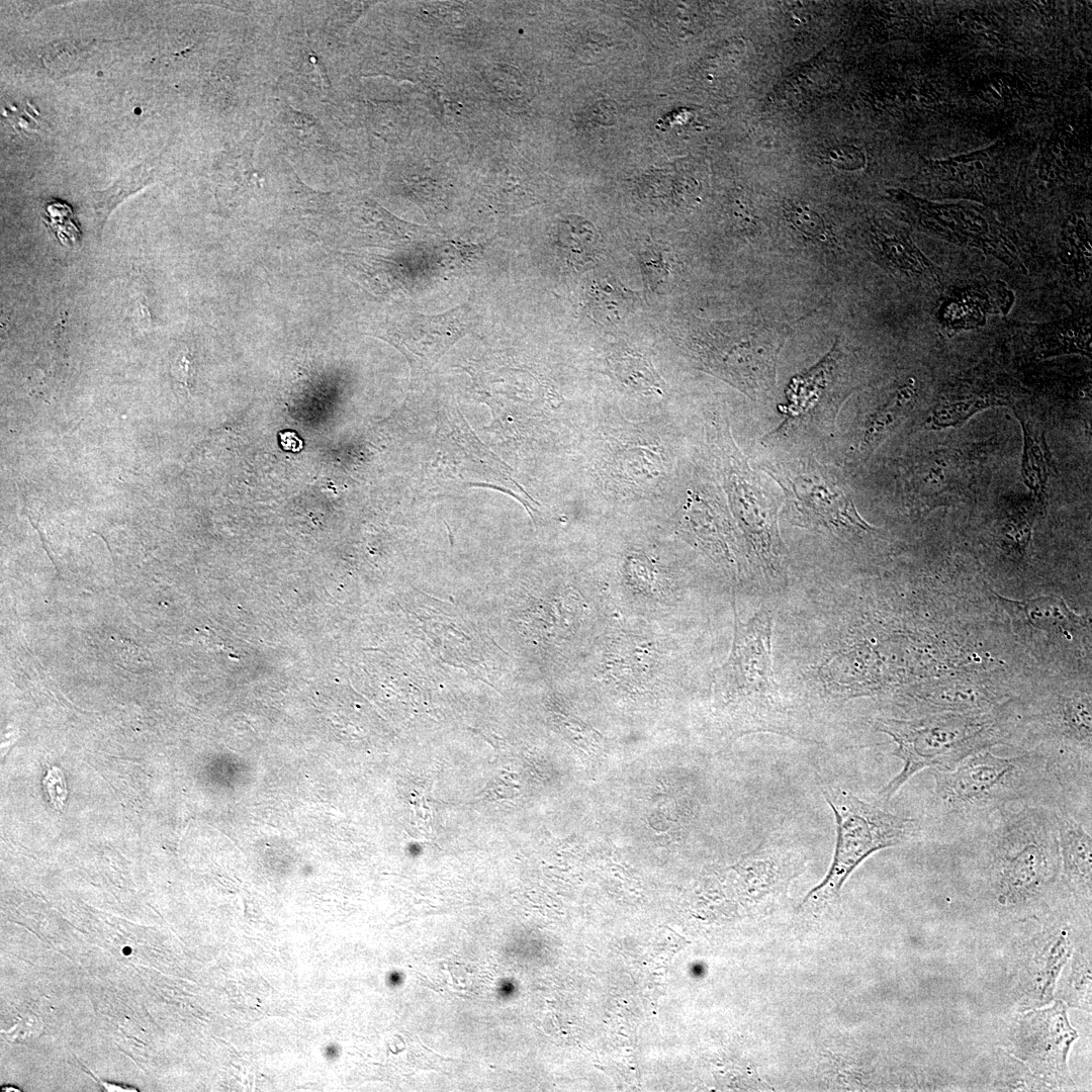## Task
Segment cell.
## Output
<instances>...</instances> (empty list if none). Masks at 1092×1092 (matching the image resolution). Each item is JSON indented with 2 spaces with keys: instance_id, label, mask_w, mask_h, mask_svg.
<instances>
[{
  "instance_id": "6da1fadb",
  "label": "cell",
  "mask_w": 1092,
  "mask_h": 1092,
  "mask_svg": "<svg viewBox=\"0 0 1092 1092\" xmlns=\"http://www.w3.org/2000/svg\"><path fill=\"white\" fill-rule=\"evenodd\" d=\"M985 897L1004 915L1044 908L1061 889L1055 807L1016 804L997 811L979 829Z\"/></svg>"
},
{
  "instance_id": "7a4b0ae2",
  "label": "cell",
  "mask_w": 1092,
  "mask_h": 1092,
  "mask_svg": "<svg viewBox=\"0 0 1092 1092\" xmlns=\"http://www.w3.org/2000/svg\"><path fill=\"white\" fill-rule=\"evenodd\" d=\"M933 770L932 817L958 834L982 827L1011 805H1061L1044 758L1033 751L1002 757L985 749L952 769Z\"/></svg>"
},
{
  "instance_id": "3957f363",
  "label": "cell",
  "mask_w": 1092,
  "mask_h": 1092,
  "mask_svg": "<svg viewBox=\"0 0 1092 1092\" xmlns=\"http://www.w3.org/2000/svg\"><path fill=\"white\" fill-rule=\"evenodd\" d=\"M877 730L896 744L892 754L903 761L901 770L880 791L891 800L916 774L925 769L949 770L967 757L1006 743V732L990 716L940 714L914 720L878 719Z\"/></svg>"
},
{
  "instance_id": "277c9868",
  "label": "cell",
  "mask_w": 1092,
  "mask_h": 1092,
  "mask_svg": "<svg viewBox=\"0 0 1092 1092\" xmlns=\"http://www.w3.org/2000/svg\"><path fill=\"white\" fill-rule=\"evenodd\" d=\"M822 792L835 819V847L827 874L806 894L799 909L834 903L846 880L869 856L905 844L920 832L914 818L885 811L839 788Z\"/></svg>"
},
{
  "instance_id": "5b68a950",
  "label": "cell",
  "mask_w": 1092,
  "mask_h": 1092,
  "mask_svg": "<svg viewBox=\"0 0 1092 1092\" xmlns=\"http://www.w3.org/2000/svg\"><path fill=\"white\" fill-rule=\"evenodd\" d=\"M789 333L787 324L756 313L705 327L695 350L707 370L752 399H763L776 387L777 363Z\"/></svg>"
},
{
  "instance_id": "8992f818",
  "label": "cell",
  "mask_w": 1092,
  "mask_h": 1092,
  "mask_svg": "<svg viewBox=\"0 0 1092 1092\" xmlns=\"http://www.w3.org/2000/svg\"><path fill=\"white\" fill-rule=\"evenodd\" d=\"M771 625V616L765 610L746 623L736 618L732 649L726 663L717 671L716 682L746 703L751 718L750 732L791 735L787 709L772 670Z\"/></svg>"
},
{
  "instance_id": "52a82bcc",
  "label": "cell",
  "mask_w": 1092,
  "mask_h": 1092,
  "mask_svg": "<svg viewBox=\"0 0 1092 1092\" xmlns=\"http://www.w3.org/2000/svg\"><path fill=\"white\" fill-rule=\"evenodd\" d=\"M783 488L794 524L834 535L875 531L857 513L834 473L813 460L764 466Z\"/></svg>"
},
{
  "instance_id": "ba28073f",
  "label": "cell",
  "mask_w": 1092,
  "mask_h": 1092,
  "mask_svg": "<svg viewBox=\"0 0 1092 1092\" xmlns=\"http://www.w3.org/2000/svg\"><path fill=\"white\" fill-rule=\"evenodd\" d=\"M1079 1034L1070 1024L1067 1005L1057 1000L1018 1016L1009 1033L1011 1053L1050 1088L1075 1087L1067 1058Z\"/></svg>"
},
{
  "instance_id": "9c48e42d",
  "label": "cell",
  "mask_w": 1092,
  "mask_h": 1092,
  "mask_svg": "<svg viewBox=\"0 0 1092 1092\" xmlns=\"http://www.w3.org/2000/svg\"><path fill=\"white\" fill-rule=\"evenodd\" d=\"M1054 901V900H1053ZM1046 906L1048 926L1028 945L1018 972V1003L1022 1010L1043 1007L1055 998L1057 980L1073 952V928L1063 908Z\"/></svg>"
},
{
  "instance_id": "30bf717a",
  "label": "cell",
  "mask_w": 1092,
  "mask_h": 1092,
  "mask_svg": "<svg viewBox=\"0 0 1092 1092\" xmlns=\"http://www.w3.org/2000/svg\"><path fill=\"white\" fill-rule=\"evenodd\" d=\"M1015 382L1003 373L976 369L941 391L926 420V427L932 430L957 428L983 410L1008 405L1015 397Z\"/></svg>"
},
{
  "instance_id": "8fae6325",
  "label": "cell",
  "mask_w": 1092,
  "mask_h": 1092,
  "mask_svg": "<svg viewBox=\"0 0 1092 1092\" xmlns=\"http://www.w3.org/2000/svg\"><path fill=\"white\" fill-rule=\"evenodd\" d=\"M923 214L920 224L932 235L959 246L978 249L1010 270L1026 273L1010 237L979 212L935 207Z\"/></svg>"
},
{
  "instance_id": "7c38bea8",
  "label": "cell",
  "mask_w": 1092,
  "mask_h": 1092,
  "mask_svg": "<svg viewBox=\"0 0 1092 1092\" xmlns=\"http://www.w3.org/2000/svg\"><path fill=\"white\" fill-rule=\"evenodd\" d=\"M1014 299L1005 282L976 279L943 288L936 318L942 332L953 336L983 327L990 315H1006Z\"/></svg>"
},
{
  "instance_id": "4fadbf2b",
  "label": "cell",
  "mask_w": 1092,
  "mask_h": 1092,
  "mask_svg": "<svg viewBox=\"0 0 1092 1092\" xmlns=\"http://www.w3.org/2000/svg\"><path fill=\"white\" fill-rule=\"evenodd\" d=\"M470 328V312L459 305L446 312L427 315L415 313L391 329L392 343L423 362H435Z\"/></svg>"
},
{
  "instance_id": "5bb4252c",
  "label": "cell",
  "mask_w": 1092,
  "mask_h": 1092,
  "mask_svg": "<svg viewBox=\"0 0 1092 1092\" xmlns=\"http://www.w3.org/2000/svg\"><path fill=\"white\" fill-rule=\"evenodd\" d=\"M1058 827L1061 879L1064 892L1081 907L1091 910L1092 837L1086 826L1063 806L1055 807Z\"/></svg>"
},
{
  "instance_id": "9a60e30c",
  "label": "cell",
  "mask_w": 1092,
  "mask_h": 1092,
  "mask_svg": "<svg viewBox=\"0 0 1092 1092\" xmlns=\"http://www.w3.org/2000/svg\"><path fill=\"white\" fill-rule=\"evenodd\" d=\"M871 244L877 261L896 277L934 291L945 287L941 269L919 250L908 234L876 228L871 232Z\"/></svg>"
},
{
  "instance_id": "2e32d148",
  "label": "cell",
  "mask_w": 1092,
  "mask_h": 1092,
  "mask_svg": "<svg viewBox=\"0 0 1092 1092\" xmlns=\"http://www.w3.org/2000/svg\"><path fill=\"white\" fill-rule=\"evenodd\" d=\"M1026 346L1036 359L1079 354L1091 358V312L1083 306L1061 320L1022 324Z\"/></svg>"
},
{
  "instance_id": "e0dca14e",
  "label": "cell",
  "mask_w": 1092,
  "mask_h": 1092,
  "mask_svg": "<svg viewBox=\"0 0 1092 1092\" xmlns=\"http://www.w3.org/2000/svg\"><path fill=\"white\" fill-rule=\"evenodd\" d=\"M916 400L912 385L899 388L886 403L877 407L864 420L856 446L859 458L869 457L878 446L908 417Z\"/></svg>"
},
{
  "instance_id": "ac0fdd59",
  "label": "cell",
  "mask_w": 1092,
  "mask_h": 1092,
  "mask_svg": "<svg viewBox=\"0 0 1092 1092\" xmlns=\"http://www.w3.org/2000/svg\"><path fill=\"white\" fill-rule=\"evenodd\" d=\"M1017 415L1023 432L1021 475L1024 484L1038 506L1046 499V484L1051 471V454L1044 433L1023 415Z\"/></svg>"
},
{
  "instance_id": "d6986e66",
  "label": "cell",
  "mask_w": 1092,
  "mask_h": 1092,
  "mask_svg": "<svg viewBox=\"0 0 1092 1092\" xmlns=\"http://www.w3.org/2000/svg\"><path fill=\"white\" fill-rule=\"evenodd\" d=\"M1012 617L1037 629L1071 631L1081 627V618L1068 609L1059 598L1045 597L1031 601H1003Z\"/></svg>"
},
{
  "instance_id": "ffe728a7",
  "label": "cell",
  "mask_w": 1092,
  "mask_h": 1092,
  "mask_svg": "<svg viewBox=\"0 0 1092 1092\" xmlns=\"http://www.w3.org/2000/svg\"><path fill=\"white\" fill-rule=\"evenodd\" d=\"M1071 954L1070 970L1056 988L1055 997L1066 1005L1091 1011V950L1078 946Z\"/></svg>"
},
{
  "instance_id": "44dd1931",
  "label": "cell",
  "mask_w": 1092,
  "mask_h": 1092,
  "mask_svg": "<svg viewBox=\"0 0 1092 1092\" xmlns=\"http://www.w3.org/2000/svg\"><path fill=\"white\" fill-rule=\"evenodd\" d=\"M1091 236L1080 219L1073 218L1064 229L1060 239L1059 257L1072 268L1078 282L1086 283L1091 278Z\"/></svg>"
},
{
  "instance_id": "7402d4cb",
  "label": "cell",
  "mask_w": 1092,
  "mask_h": 1092,
  "mask_svg": "<svg viewBox=\"0 0 1092 1092\" xmlns=\"http://www.w3.org/2000/svg\"><path fill=\"white\" fill-rule=\"evenodd\" d=\"M598 235L593 224L579 216H569L560 224V245L573 265L592 261L598 252Z\"/></svg>"
},
{
  "instance_id": "603a6c76",
  "label": "cell",
  "mask_w": 1092,
  "mask_h": 1092,
  "mask_svg": "<svg viewBox=\"0 0 1092 1092\" xmlns=\"http://www.w3.org/2000/svg\"><path fill=\"white\" fill-rule=\"evenodd\" d=\"M631 303V297L617 284L600 280L589 287V310L599 321L619 322L628 313Z\"/></svg>"
},
{
  "instance_id": "cb8c5ba5",
  "label": "cell",
  "mask_w": 1092,
  "mask_h": 1092,
  "mask_svg": "<svg viewBox=\"0 0 1092 1092\" xmlns=\"http://www.w3.org/2000/svg\"><path fill=\"white\" fill-rule=\"evenodd\" d=\"M148 183L149 177H146L143 172L136 173V170H134L111 188L96 192L94 194V209L98 232L102 231L108 214L123 198L143 188Z\"/></svg>"
},
{
  "instance_id": "d4e9b609",
  "label": "cell",
  "mask_w": 1092,
  "mask_h": 1092,
  "mask_svg": "<svg viewBox=\"0 0 1092 1092\" xmlns=\"http://www.w3.org/2000/svg\"><path fill=\"white\" fill-rule=\"evenodd\" d=\"M785 213L794 226L805 236L824 243L832 241V235L821 216L809 207L791 203L785 207Z\"/></svg>"
},
{
  "instance_id": "484cf974",
  "label": "cell",
  "mask_w": 1092,
  "mask_h": 1092,
  "mask_svg": "<svg viewBox=\"0 0 1092 1092\" xmlns=\"http://www.w3.org/2000/svg\"><path fill=\"white\" fill-rule=\"evenodd\" d=\"M46 221L54 231L60 243L73 246L79 240V230L73 219L71 208L60 202H53L46 207Z\"/></svg>"
},
{
  "instance_id": "4316f807",
  "label": "cell",
  "mask_w": 1092,
  "mask_h": 1092,
  "mask_svg": "<svg viewBox=\"0 0 1092 1092\" xmlns=\"http://www.w3.org/2000/svg\"><path fill=\"white\" fill-rule=\"evenodd\" d=\"M42 783L50 797L52 807L57 811H62L68 795L63 771L57 766L49 768Z\"/></svg>"
},
{
  "instance_id": "83f0119b",
  "label": "cell",
  "mask_w": 1092,
  "mask_h": 1092,
  "mask_svg": "<svg viewBox=\"0 0 1092 1092\" xmlns=\"http://www.w3.org/2000/svg\"><path fill=\"white\" fill-rule=\"evenodd\" d=\"M829 159L838 168L853 169L859 164V154L850 147H837L829 151Z\"/></svg>"
},
{
  "instance_id": "f1b7e54d",
  "label": "cell",
  "mask_w": 1092,
  "mask_h": 1092,
  "mask_svg": "<svg viewBox=\"0 0 1092 1092\" xmlns=\"http://www.w3.org/2000/svg\"><path fill=\"white\" fill-rule=\"evenodd\" d=\"M106 1091H136L134 1089H127L125 1086H119L109 1082H100Z\"/></svg>"
}]
</instances>
